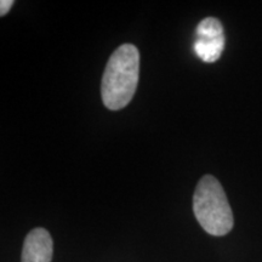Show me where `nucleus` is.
I'll return each mask as SVG.
<instances>
[{
	"mask_svg": "<svg viewBox=\"0 0 262 262\" xmlns=\"http://www.w3.org/2000/svg\"><path fill=\"white\" fill-rule=\"evenodd\" d=\"M54 243L45 228H34L27 234L22 249V262H51Z\"/></svg>",
	"mask_w": 262,
	"mask_h": 262,
	"instance_id": "7ed1b4c3",
	"label": "nucleus"
},
{
	"mask_svg": "<svg viewBox=\"0 0 262 262\" xmlns=\"http://www.w3.org/2000/svg\"><path fill=\"white\" fill-rule=\"evenodd\" d=\"M12 5H14L12 0H2L0 2V16H5L8 14Z\"/></svg>",
	"mask_w": 262,
	"mask_h": 262,
	"instance_id": "423d86ee",
	"label": "nucleus"
},
{
	"mask_svg": "<svg viewBox=\"0 0 262 262\" xmlns=\"http://www.w3.org/2000/svg\"><path fill=\"white\" fill-rule=\"evenodd\" d=\"M140 52L135 45L123 44L111 55L101 83V97L108 110L119 111L133 100L139 84Z\"/></svg>",
	"mask_w": 262,
	"mask_h": 262,
	"instance_id": "f257e3e1",
	"label": "nucleus"
},
{
	"mask_svg": "<svg viewBox=\"0 0 262 262\" xmlns=\"http://www.w3.org/2000/svg\"><path fill=\"white\" fill-rule=\"evenodd\" d=\"M224 37L221 22L215 17H206L199 22L196 27V38H220Z\"/></svg>",
	"mask_w": 262,
	"mask_h": 262,
	"instance_id": "39448f33",
	"label": "nucleus"
},
{
	"mask_svg": "<svg viewBox=\"0 0 262 262\" xmlns=\"http://www.w3.org/2000/svg\"><path fill=\"white\" fill-rule=\"evenodd\" d=\"M225 48V35L220 38H196L194 51L196 56L206 63H212L221 57Z\"/></svg>",
	"mask_w": 262,
	"mask_h": 262,
	"instance_id": "20e7f679",
	"label": "nucleus"
},
{
	"mask_svg": "<svg viewBox=\"0 0 262 262\" xmlns=\"http://www.w3.org/2000/svg\"><path fill=\"white\" fill-rule=\"evenodd\" d=\"M193 212L209 234L221 237L233 228V214L219 180L205 175L199 180L193 194Z\"/></svg>",
	"mask_w": 262,
	"mask_h": 262,
	"instance_id": "f03ea898",
	"label": "nucleus"
}]
</instances>
